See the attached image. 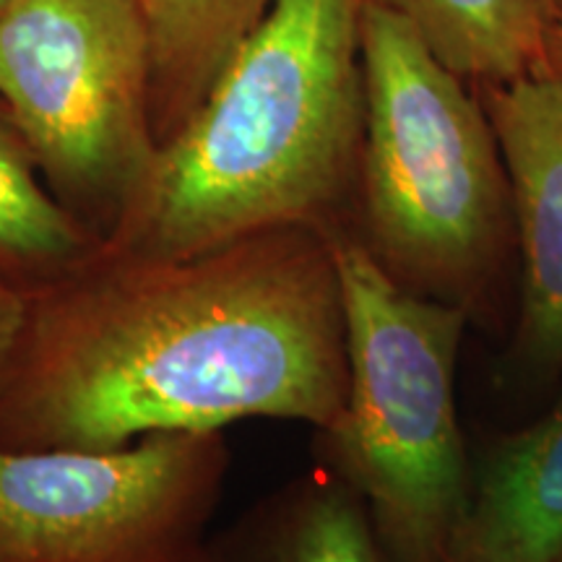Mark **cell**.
<instances>
[{
  "label": "cell",
  "mask_w": 562,
  "mask_h": 562,
  "mask_svg": "<svg viewBox=\"0 0 562 562\" xmlns=\"http://www.w3.org/2000/svg\"><path fill=\"white\" fill-rule=\"evenodd\" d=\"M347 326L328 232L273 227L180 258L97 245L32 290L0 446L117 448L240 419L331 427Z\"/></svg>",
  "instance_id": "obj_1"
},
{
  "label": "cell",
  "mask_w": 562,
  "mask_h": 562,
  "mask_svg": "<svg viewBox=\"0 0 562 562\" xmlns=\"http://www.w3.org/2000/svg\"><path fill=\"white\" fill-rule=\"evenodd\" d=\"M362 5L273 0L157 146L102 248L180 258L273 227L349 229L364 125Z\"/></svg>",
  "instance_id": "obj_2"
},
{
  "label": "cell",
  "mask_w": 562,
  "mask_h": 562,
  "mask_svg": "<svg viewBox=\"0 0 562 562\" xmlns=\"http://www.w3.org/2000/svg\"><path fill=\"white\" fill-rule=\"evenodd\" d=\"M364 125L349 232L385 277L484 331L513 326L516 222L480 94L396 13L364 0Z\"/></svg>",
  "instance_id": "obj_3"
},
{
  "label": "cell",
  "mask_w": 562,
  "mask_h": 562,
  "mask_svg": "<svg viewBox=\"0 0 562 562\" xmlns=\"http://www.w3.org/2000/svg\"><path fill=\"white\" fill-rule=\"evenodd\" d=\"M347 326V398L318 430L326 472L360 495L389 562H448L472 492L456 370L472 323L378 269L349 229L328 232Z\"/></svg>",
  "instance_id": "obj_4"
},
{
  "label": "cell",
  "mask_w": 562,
  "mask_h": 562,
  "mask_svg": "<svg viewBox=\"0 0 562 562\" xmlns=\"http://www.w3.org/2000/svg\"><path fill=\"white\" fill-rule=\"evenodd\" d=\"M0 104L53 193L102 240L159 146L138 0H16L0 16Z\"/></svg>",
  "instance_id": "obj_5"
},
{
  "label": "cell",
  "mask_w": 562,
  "mask_h": 562,
  "mask_svg": "<svg viewBox=\"0 0 562 562\" xmlns=\"http://www.w3.org/2000/svg\"><path fill=\"white\" fill-rule=\"evenodd\" d=\"M227 472L222 432L0 446V562H201Z\"/></svg>",
  "instance_id": "obj_6"
},
{
  "label": "cell",
  "mask_w": 562,
  "mask_h": 562,
  "mask_svg": "<svg viewBox=\"0 0 562 562\" xmlns=\"http://www.w3.org/2000/svg\"><path fill=\"white\" fill-rule=\"evenodd\" d=\"M476 94L501 144L516 222L510 368L524 383L550 385L562 372V83L542 66Z\"/></svg>",
  "instance_id": "obj_7"
},
{
  "label": "cell",
  "mask_w": 562,
  "mask_h": 562,
  "mask_svg": "<svg viewBox=\"0 0 562 562\" xmlns=\"http://www.w3.org/2000/svg\"><path fill=\"white\" fill-rule=\"evenodd\" d=\"M448 562H562V396L472 459Z\"/></svg>",
  "instance_id": "obj_8"
},
{
  "label": "cell",
  "mask_w": 562,
  "mask_h": 562,
  "mask_svg": "<svg viewBox=\"0 0 562 562\" xmlns=\"http://www.w3.org/2000/svg\"><path fill=\"white\" fill-rule=\"evenodd\" d=\"M201 562H389L368 508L318 467L281 484L229 529L209 539Z\"/></svg>",
  "instance_id": "obj_9"
},
{
  "label": "cell",
  "mask_w": 562,
  "mask_h": 562,
  "mask_svg": "<svg viewBox=\"0 0 562 562\" xmlns=\"http://www.w3.org/2000/svg\"><path fill=\"white\" fill-rule=\"evenodd\" d=\"M396 13L463 81L492 87L544 66L547 0H372Z\"/></svg>",
  "instance_id": "obj_10"
},
{
  "label": "cell",
  "mask_w": 562,
  "mask_h": 562,
  "mask_svg": "<svg viewBox=\"0 0 562 562\" xmlns=\"http://www.w3.org/2000/svg\"><path fill=\"white\" fill-rule=\"evenodd\" d=\"M151 34L157 144L199 108L216 74L273 0H138Z\"/></svg>",
  "instance_id": "obj_11"
},
{
  "label": "cell",
  "mask_w": 562,
  "mask_h": 562,
  "mask_svg": "<svg viewBox=\"0 0 562 562\" xmlns=\"http://www.w3.org/2000/svg\"><path fill=\"white\" fill-rule=\"evenodd\" d=\"M42 178L30 144L0 104V271L26 290L63 277L100 245Z\"/></svg>",
  "instance_id": "obj_12"
},
{
  "label": "cell",
  "mask_w": 562,
  "mask_h": 562,
  "mask_svg": "<svg viewBox=\"0 0 562 562\" xmlns=\"http://www.w3.org/2000/svg\"><path fill=\"white\" fill-rule=\"evenodd\" d=\"M32 290L21 281L0 271V393L9 383L13 364L24 344L26 326H30Z\"/></svg>",
  "instance_id": "obj_13"
},
{
  "label": "cell",
  "mask_w": 562,
  "mask_h": 562,
  "mask_svg": "<svg viewBox=\"0 0 562 562\" xmlns=\"http://www.w3.org/2000/svg\"><path fill=\"white\" fill-rule=\"evenodd\" d=\"M544 66L562 83V19L552 21L550 34H547V53Z\"/></svg>",
  "instance_id": "obj_14"
},
{
  "label": "cell",
  "mask_w": 562,
  "mask_h": 562,
  "mask_svg": "<svg viewBox=\"0 0 562 562\" xmlns=\"http://www.w3.org/2000/svg\"><path fill=\"white\" fill-rule=\"evenodd\" d=\"M547 3H550V9H552V16H554V21L562 19V0H547Z\"/></svg>",
  "instance_id": "obj_15"
},
{
  "label": "cell",
  "mask_w": 562,
  "mask_h": 562,
  "mask_svg": "<svg viewBox=\"0 0 562 562\" xmlns=\"http://www.w3.org/2000/svg\"><path fill=\"white\" fill-rule=\"evenodd\" d=\"M13 3H16V0H0V16H3V13H5V11H9Z\"/></svg>",
  "instance_id": "obj_16"
}]
</instances>
